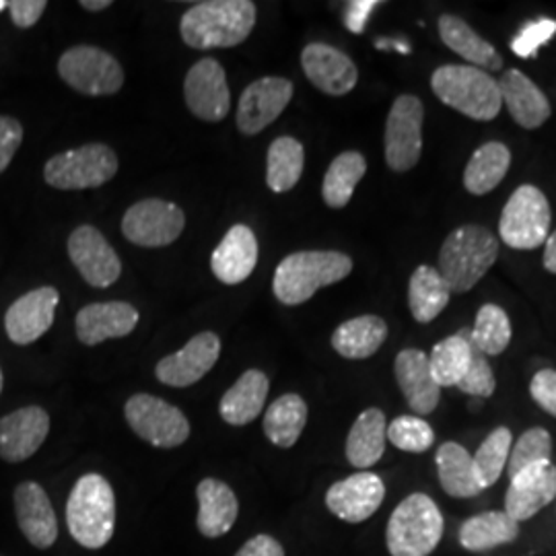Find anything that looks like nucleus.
Segmentation results:
<instances>
[{"mask_svg": "<svg viewBox=\"0 0 556 556\" xmlns=\"http://www.w3.org/2000/svg\"><path fill=\"white\" fill-rule=\"evenodd\" d=\"M386 498V484L374 472H357L334 482L326 493V507L346 523H363L376 516Z\"/></svg>", "mask_w": 556, "mask_h": 556, "instance_id": "16", "label": "nucleus"}, {"mask_svg": "<svg viewBox=\"0 0 556 556\" xmlns=\"http://www.w3.org/2000/svg\"><path fill=\"white\" fill-rule=\"evenodd\" d=\"M551 204L536 186H519L507 200L498 236L514 250H536L551 236Z\"/></svg>", "mask_w": 556, "mask_h": 556, "instance_id": "7", "label": "nucleus"}, {"mask_svg": "<svg viewBox=\"0 0 556 556\" xmlns=\"http://www.w3.org/2000/svg\"><path fill=\"white\" fill-rule=\"evenodd\" d=\"M365 172H367V161L361 153L357 151L340 153L326 172L324 186H321L324 202L332 208L346 206L353 199L355 188L365 176Z\"/></svg>", "mask_w": 556, "mask_h": 556, "instance_id": "39", "label": "nucleus"}, {"mask_svg": "<svg viewBox=\"0 0 556 556\" xmlns=\"http://www.w3.org/2000/svg\"><path fill=\"white\" fill-rule=\"evenodd\" d=\"M256 25L250 0H208L188 9L179 23L181 40L194 50L233 48L248 40Z\"/></svg>", "mask_w": 556, "mask_h": 556, "instance_id": "1", "label": "nucleus"}, {"mask_svg": "<svg viewBox=\"0 0 556 556\" xmlns=\"http://www.w3.org/2000/svg\"><path fill=\"white\" fill-rule=\"evenodd\" d=\"M15 516L21 534L36 548H50L59 538V521L50 497L38 482L25 480L15 489Z\"/></svg>", "mask_w": 556, "mask_h": 556, "instance_id": "22", "label": "nucleus"}, {"mask_svg": "<svg viewBox=\"0 0 556 556\" xmlns=\"http://www.w3.org/2000/svg\"><path fill=\"white\" fill-rule=\"evenodd\" d=\"M236 556H285V548L277 538L260 534L250 538Z\"/></svg>", "mask_w": 556, "mask_h": 556, "instance_id": "50", "label": "nucleus"}, {"mask_svg": "<svg viewBox=\"0 0 556 556\" xmlns=\"http://www.w3.org/2000/svg\"><path fill=\"white\" fill-rule=\"evenodd\" d=\"M556 34V21L538 20L521 27L516 40L511 41V50L519 59H534L538 50L548 43Z\"/></svg>", "mask_w": 556, "mask_h": 556, "instance_id": "45", "label": "nucleus"}, {"mask_svg": "<svg viewBox=\"0 0 556 556\" xmlns=\"http://www.w3.org/2000/svg\"><path fill=\"white\" fill-rule=\"evenodd\" d=\"M394 371L408 406L418 417L431 415L438 408L441 386L433 378L429 355L418 349H404L397 353Z\"/></svg>", "mask_w": 556, "mask_h": 556, "instance_id": "24", "label": "nucleus"}, {"mask_svg": "<svg viewBox=\"0 0 556 556\" xmlns=\"http://www.w3.org/2000/svg\"><path fill=\"white\" fill-rule=\"evenodd\" d=\"M130 429L147 443L174 450L190 438V422L178 406L151 394H137L124 406Z\"/></svg>", "mask_w": 556, "mask_h": 556, "instance_id": "10", "label": "nucleus"}, {"mask_svg": "<svg viewBox=\"0 0 556 556\" xmlns=\"http://www.w3.org/2000/svg\"><path fill=\"white\" fill-rule=\"evenodd\" d=\"M2 386H4V378H2V369H0V392H2Z\"/></svg>", "mask_w": 556, "mask_h": 556, "instance_id": "55", "label": "nucleus"}, {"mask_svg": "<svg viewBox=\"0 0 556 556\" xmlns=\"http://www.w3.org/2000/svg\"><path fill=\"white\" fill-rule=\"evenodd\" d=\"M139 324V312L126 301H108L85 305L77 314V338L87 346H96L110 338L128 337Z\"/></svg>", "mask_w": 556, "mask_h": 556, "instance_id": "23", "label": "nucleus"}, {"mask_svg": "<svg viewBox=\"0 0 556 556\" xmlns=\"http://www.w3.org/2000/svg\"><path fill=\"white\" fill-rule=\"evenodd\" d=\"M62 80L83 96H114L124 85L118 60L96 46H75L59 60Z\"/></svg>", "mask_w": 556, "mask_h": 556, "instance_id": "9", "label": "nucleus"}, {"mask_svg": "<svg viewBox=\"0 0 556 556\" xmlns=\"http://www.w3.org/2000/svg\"><path fill=\"white\" fill-rule=\"evenodd\" d=\"M470 338L484 357H497L507 351L511 342V321L498 305L486 303L478 309Z\"/></svg>", "mask_w": 556, "mask_h": 556, "instance_id": "40", "label": "nucleus"}, {"mask_svg": "<svg viewBox=\"0 0 556 556\" xmlns=\"http://www.w3.org/2000/svg\"><path fill=\"white\" fill-rule=\"evenodd\" d=\"M268 390H270V381L266 378V374H262L258 369L245 371L227 390V394L220 397V417L233 427L250 425L262 413Z\"/></svg>", "mask_w": 556, "mask_h": 556, "instance_id": "28", "label": "nucleus"}, {"mask_svg": "<svg viewBox=\"0 0 556 556\" xmlns=\"http://www.w3.org/2000/svg\"><path fill=\"white\" fill-rule=\"evenodd\" d=\"M59 301V291L54 287H40L25 293L7 309V337L20 346L36 342L52 328Z\"/></svg>", "mask_w": 556, "mask_h": 556, "instance_id": "18", "label": "nucleus"}, {"mask_svg": "<svg viewBox=\"0 0 556 556\" xmlns=\"http://www.w3.org/2000/svg\"><path fill=\"white\" fill-rule=\"evenodd\" d=\"M110 4H112L110 0H83V2H80V7L87 9V11H103V9H108Z\"/></svg>", "mask_w": 556, "mask_h": 556, "instance_id": "53", "label": "nucleus"}, {"mask_svg": "<svg viewBox=\"0 0 556 556\" xmlns=\"http://www.w3.org/2000/svg\"><path fill=\"white\" fill-rule=\"evenodd\" d=\"M498 239L482 225H462L439 252V275L452 293H468L497 262Z\"/></svg>", "mask_w": 556, "mask_h": 556, "instance_id": "2", "label": "nucleus"}, {"mask_svg": "<svg viewBox=\"0 0 556 556\" xmlns=\"http://www.w3.org/2000/svg\"><path fill=\"white\" fill-rule=\"evenodd\" d=\"M68 256L85 282L96 289L112 287L122 275V262L116 250L91 225H80L71 233Z\"/></svg>", "mask_w": 556, "mask_h": 556, "instance_id": "13", "label": "nucleus"}, {"mask_svg": "<svg viewBox=\"0 0 556 556\" xmlns=\"http://www.w3.org/2000/svg\"><path fill=\"white\" fill-rule=\"evenodd\" d=\"M66 523L80 546L103 548L116 528V497L112 484L101 475H85L77 480L66 503Z\"/></svg>", "mask_w": 556, "mask_h": 556, "instance_id": "4", "label": "nucleus"}, {"mask_svg": "<svg viewBox=\"0 0 556 556\" xmlns=\"http://www.w3.org/2000/svg\"><path fill=\"white\" fill-rule=\"evenodd\" d=\"M50 433V417L40 406H25L0 418V457L20 464L34 456Z\"/></svg>", "mask_w": 556, "mask_h": 556, "instance_id": "21", "label": "nucleus"}, {"mask_svg": "<svg viewBox=\"0 0 556 556\" xmlns=\"http://www.w3.org/2000/svg\"><path fill=\"white\" fill-rule=\"evenodd\" d=\"M301 66L305 77L312 80L326 96L342 98L355 89L358 71L355 62L344 52L328 43H309L301 52Z\"/></svg>", "mask_w": 556, "mask_h": 556, "instance_id": "20", "label": "nucleus"}, {"mask_svg": "<svg viewBox=\"0 0 556 556\" xmlns=\"http://www.w3.org/2000/svg\"><path fill=\"white\" fill-rule=\"evenodd\" d=\"M23 142V126L20 119L0 116V174L11 165Z\"/></svg>", "mask_w": 556, "mask_h": 556, "instance_id": "46", "label": "nucleus"}, {"mask_svg": "<svg viewBox=\"0 0 556 556\" xmlns=\"http://www.w3.org/2000/svg\"><path fill=\"white\" fill-rule=\"evenodd\" d=\"M118 157L101 142L59 153L46 163L43 179L59 190L100 188L116 176Z\"/></svg>", "mask_w": 556, "mask_h": 556, "instance_id": "8", "label": "nucleus"}, {"mask_svg": "<svg viewBox=\"0 0 556 556\" xmlns=\"http://www.w3.org/2000/svg\"><path fill=\"white\" fill-rule=\"evenodd\" d=\"M441 489L454 498H475L482 493L472 454L456 441H445L435 456Z\"/></svg>", "mask_w": 556, "mask_h": 556, "instance_id": "31", "label": "nucleus"}, {"mask_svg": "<svg viewBox=\"0 0 556 556\" xmlns=\"http://www.w3.org/2000/svg\"><path fill=\"white\" fill-rule=\"evenodd\" d=\"M376 48H379V50H397L402 54H410V46L400 40H378L376 41Z\"/></svg>", "mask_w": 556, "mask_h": 556, "instance_id": "52", "label": "nucleus"}, {"mask_svg": "<svg viewBox=\"0 0 556 556\" xmlns=\"http://www.w3.org/2000/svg\"><path fill=\"white\" fill-rule=\"evenodd\" d=\"M199 497V532L204 538L225 536L239 514L236 493L220 480L204 478L197 489Z\"/></svg>", "mask_w": 556, "mask_h": 556, "instance_id": "27", "label": "nucleus"}, {"mask_svg": "<svg viewBox=\"0 0 556 556\" xmlns=\"http://www.w3.org/2000/svg\"><path fill=\"white\" fill-rule=\"evenodd\" d=\"M544 268L556 275V231H553L546 239V248H544Z\"/></svg>", "mask_w": 556, "mask_h": 556, "instance_id": "51", "label": "nucleus"}, {"mask_svg": "<svg viewBox=\"0 0 556 556\" xmlns=\"http://www.w3.org/2000/svg\"><path fill=\"white\" fill-rule=\"evenodd\" d=\"M305 165V151L299 140L280 137L273 140L266 157V184L273 192H289L298 186Z\"/></svg>", "mask_w": 556, "mask_h": 556, "instance_id": "38", "label": "nucleus"}, {"mask_svg": "<svg viewBox=\"0 0 556 556\" xmlns=\"http://www.w3.org/2000/svg\"><path fill=\"white\" fill-rule=\"evenodd\" d=\"M431 87L445 105L478 122L497 118L503 108L498 80L470 64L439 66L431 77Z\"/></svg>", "mask_w": 556, "mask_h": 556, "instance_id": "5", "label": "nucleus"}, {"mask_svg": "<svg viewBox=\"0 0 556 556\" xmlns=\"http://www.w3.org/2000/svg\"><path fill=\"white\" fill-rule=\"evenodd\" d=\"M388 441V420L379 408H367L358 415L346 438V459L353 468L367 470L376 466Z\"/></svg>", "mask_w": 556, "mask_h": 556, "instance_id": "30", "label": "nucleus"}, {"mask_svg": "<svg viewBox=\"0 0 556 556\" xmlns=\"http://www.w3.org/2000/svg\"><path fill=\"white\" fill-rule=\"evenodd\" d=\"M307 425V404L299 394L277 397L264 415V433L277 447L289 450L298 443Z\"/></svg>", "mask_w": 556, "mask_h": 556, "instance_id": "35", "label": "nucleus"}, {"mask_svg": "<svg viewBox=\"0 0 556 556\" xmlns=\"http://www.w3.org/2000/svg\"><path fill=\"white\" fill-rule=\"evenodd\" d=\"M388 338V324L378 316H358L340 324L332 334V346L340 357L369 358Z\"/></svg>", "mask_w": 556, "mask_h": 556, "instance_id": "33", "label": "nucleus"}, {"mask_svg": "<svg viewBox=\"0 0 556 556\" xmlns=\"http://www.w3.org/2000/svg\"><path fill=\"white\" fill-rule=\"evenodd\" d=\"M351 270L353 260L342 252H295L278 264L273 289L282 305H301L314 298L321 287L349 277Z\"/></svg>", "mask_w": 556, "mask_h": 556, "instance_id": "3", "label": "nucleus"}, {"mask_svg": "<svg viewBox=\"0 0 556 556\" xmlns=\"http://www.w3.org/2000/svg\"><path fill=\"white\" fill-rule=\"evenodd\" d=\"M498 89L503 105H507L511 118L521 128L534 130L551 118V101L544 96V91H540L536 83L526 77L521 71H507L498 80Z\"/></svg>", "mask_w": 556, "mask_h": 556, "instance_id": "25", "label": "nucleus"}, {"mask_svg": "<svg viewBox=\"0 0 556 556\" xmlns=\"http://www.w3.org/2000/svg\"><path fill=\"white\" fill-rule=\"evenodd\" d=\"M293 98V83L282 77H264L245 87L239 98L238 128L254 137L285 112Z\"/></svg>", "mask_w": 556, "mask_h": 556, "instance_id": "15", "label": "nucleus"}, {"mask_svg": "<svg viewBox=\"0 0 556 556\" xmlns=\"http://www.w3.org/2000/svg\"><path fill=\"white\" fill-rule=\"evenodd\" d=\"M439 36L452 52L468 60L470 66H477L484 73H495L503 68V59L497 50L489 41L482 40L466 21L456 15H441Z\"/></svg>", "mask_w": 556, "mask_h": 556, "instance_id": "29", "label": "nucleus"}, {"mask_svg": "<svg viewBox=\"0 0 556 556\" xmlns=\"http://www.w3.org/2000/svg\"><path fill=\"white\" fill-rule=\"evenodd\" d=\"M472 358V340L470 330H459L454 337L441 340L429 355L433 378L441 388H456L457 381L470 367Z\"/></svg>", "mask_w": 556, "mask_h": 556, "instance_id": "37", "label": "nucleus"}, {"mask_svg": "<svg viewBox=\"0 0 556 556\" xmlns=\"http://www.w3.org/2000/svg\"><path fill=\"white\" fill-rule=\"evenodd\" d=\"M511 153L503 142H486L472 153L464 172V186L470 194L482 197L495 190L507 176Z\"/></svg>", "mask_w": 556, "mask_h": 556, "instance_id": "34", "label": "nucleus"}, {"mask_svg": "<svg viewBox=\"0 0 556 556\" xmlns=\"http://www.w3.org/2000/svg\"><path fill=\"white\" fill-rule=\"evenodd\" d=\"M553 454V438L544 427H532L521 438L517 439L516 445H511V454L507 462L509 478L516 477L521 470L540 464L551 462Z\"/></svg>", "mask_w": 556, "mask_h": 556, "instance_id": "42", "label": "nucleus"}, {"mask_svg": "<svg viewBox=\"0 0 556 556\" xmlns=\"http://www.w3.org/2000/svg\"><path fill=\"white\" fill-rule=\"evenodd\" d=\"M530 394L538 406L556 418V371L542 369L530 381Z\"/></svg>", "mask_w": 556, "mask_h": 556, "instance_id": "47", "label": "nucleus"}, {"mask_svg": "<svg viewBox=\"0 0 556 556\" xmlns=\"http://www.w3.org/2000/svg\"><path fill=\"white\" fill-rule=\"evenodd\" d=\"M258 264V239L248 225H233L213 252L211 266L225 285H239Z\"/></svg>", "mask_w": 556, "mask_h": 556, "instance_id": "26", "label": "nucleus"}, {"mask_svg": "<svg viewBox=\"0 0 556 556\" xmlns=\"http://www.w3.org/2000/svg\"><path fill=\"white\" fill-rule=\"evenodd\" d=\"M4 9H9V2H7V0H0V13H2Z\"/></svg>", "mask_w": 556, "mask_h": 556, "instance_id": "54", "label": "nucleus"}, {"mask_svg": "<svg viewBox=\"0 0 556 556\" xmlns=\"http://www.w3.org/2000/svg\"><path fill=\"white\" fill-rule=\"evenodd\" d=\"M555 498L556 466L553 462H540L509 478L503 511L521 523L546 509Z\"/></svg>", "mask_w": 556, "mask_h": 556, "instance_id": "17", "label": "nucleus"}, {"mask_svg": "<svg viewBox=\"0 0 556 556\" xmlns=\"http://www.w3.org/2000/svg\"><path fill=\"white\" fill-rule=\"evenodd\" d=\"M519 536V523L505 511H482L468 517L459 528V544L470 553H486Z\"/></svg>", "mask_w": 556, "mask_h": 556, "instance_id": "32", "label": "nucleus"}, {"mask_svg": "<svg viewBox=\"0 0 556 556\" xmlns=\"http://www.w3.org/2000/svg\"><path fill=\"white\" fill-rule=\"evenodd\" d=\"M445 532L438 503L425 493L400 501L386 528V546L392 556H429Z\"/></svg>", "mask_w": 556, "mask_h": 556, "instance_id": "6", "label": "nucleus"}, {"mask_svg": "<svg viewBox=\"0 0 556 556\" xmlns=\"http://www.w3.org/2000/svg\"><path fill=\"white\" fill-rule=\"evenodd\" d=\"M452 291L438 268L418 266L408 285V305L418 324H429L447 307Z\"/></svg>", "mask_w": 556, "mask_h": 556, "instance_id": "36", "label": "nucleus"}, {"mask_svg": "<svg viewBox=\"0 0 556 556\" xmlns=\"http://www.w3.org/2000/svg\"><path fill=\"white\" fill-rule=\"evenodd\" d=\"M378 4V0H355V2H349L346 4V13H344V23H346L349 31L363 34L369 15L374 13V9Z\"/></svg>", "mask_w": 556, "mask_h": 556, "instance_id": "49", "label": "nucleus"}, {"mask_svg": "<svg viewBox=\"0 0 556 556\" xmlns=\"http://www.w3.org/2000/svg\"><path fill=\"white\" fill-rule=\"evenodd\" d=\"M425 110L417 96H400L386 122V163L397 174L417 165L422 151Z\"/></svg>", "mask_w": 556, "mask_h": 556, "instance_id": "11", "label": "nucleus"}, {"mask_svg": "<svg viewBox=\"0 0 556 556\" xmlns=\"http://www.w3.org/2000/svg\"><path fill=\"white\" fill-rule=\"evenodd\" d=\"M220 340L215 332H202L169 357L161 358L155 376L172 388H188L204 378L219 361Z\"/></svg>", "mask_w": 556, "mask_h": 556, "instance_id": "19", "label": "nucleus"}, {"mask_svg": "<svg viewBox=\"0 0 556 556\" xmlns=\"http://www.w3.org/2000/svg\"><path fill=\"white\" fill-rule=\"evenodd\" d=\"M186 225L184 211L165 200H140L132 204L124 220L122 231L128 241L140 248H163L181 236Z\"/></svg>", "mask_w": 556, "mask_h": 556, "instance_id": "12", "label": "nucleus"}, {"mask_svg": "<svg viewBox=\"0 0 556 556\" xmlns=\"http://www.w3.org/2000/svg\"><path fill=\"white\" fill-rule=\"evenodd\" d=\"M472 340V338H470ZM459 392L475 397H491L495 394L497 388V379L489 365L486 357L478 351L472 344V358H470V367L464 374V378L457 381L456 386Z\"/></svg>", "mask_w": 556, "mask_h": 556, "instance_id": "44", "label": "nucleus"}, {"mask_svg": "<svg viewBox=\"0 0 556 556\" xmlns=\"http://www.w3.org/2000/svg\"><path fill=\"white\" fill-rule=\"evenodd\" d=\"M186 105L197 118L220 122L229 114L231 93L225 71L215 59H202L188 71L184 80Z\"/></svg>", "mask_w": 556, "mask_h": 556, "instance_id": "14", "label": "nucleus"}, {"mask_svg": "<svg viewBox=\"0 0 556 556\" xmlns=\"http://www.w3.org/2000/svg\"><path fill=\"white\" fill-rule=\"evenodd\" d=\"M46 7H48L46 0H13V2H9L11 20L21 29L34 27L41 20Z\"/></svg>", "mask_w": 556, "mask_h": 556, "instance_id": "48", "label": "nucleus"}, {"mask_svg": "<svg viewBox=\"0 0 556 556\" xmlns=\"http://www.w3.org/2000/svg\"><path fill=\"white\" fill-rule=\"evenodd\" d=\"M511 445H514V435L507 427H497L480 443L472 459H475V472L482 491L497 484L498 478L509 462Z\"/></svg>", "mask_w": 556, "mask_h": 556, "instance_id": "41", "label": "nucleus"}, {"mask_svg": "<svg viewBox=\"0 0 556 556\" xmlns=\"http://www.w3.org/2000/svg\"><path fill=\"white\" fill-rule=\"evenodd\" d=\"M388 441L408 454H425L435 443V431L420 417H397L388 425Z\"/></svg>", "mask_w": 556, "mask_h": 556, "instance_id": "43", "label": "nucleus"}]
</instances>
